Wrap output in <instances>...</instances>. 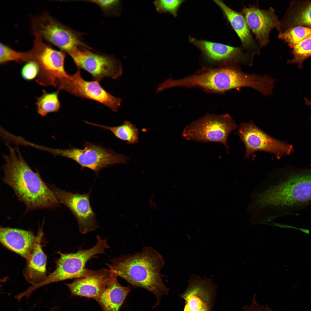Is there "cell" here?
I'll use <instances>...</instances> for the list:
<instances>
[{
    "label": "cell",
    "instance_id": "cell-8",
    "mask_svg": "<svg viewBox=\"0 0 311 311\" xmlns=\"http://www.w3.org/2000/svg\"><path fill=\"white\" fill-rule=\"evenodd\" d=\"M31 27L33 33L68 53L76 48L86 45L78 33L63 25L48 13L33 18Z\"/></svg>",
    "mask_w": 311,
    "mask_h": 311
},
{
    "label": "cell",
    "instance_id": "cell-9",
    "mask_svg": "<svg viewBox=\"0 0 311 311\" xmlns=\"http://www.w3.org/2000/svg\"><path fill=\"white\" fill-rule=\"evenodd\" d=\"M238 134L245 146V159L249 158L255 151H263L274 154L279 159L290 155L293 150L292 145L269 135L252 121L241 123Z\"/></svg>",
    "mask_w": 311,
    "mask_h": 311
},
{
    "label": "cell",
    "instance_id": "cell-24",
    "mask_svg": "<svg viewBox=\"0 0 311 311\" xmlns=\"http://www.w3.org/2000/svg\"><path fill=\"white\" fill-rule=\"evenodd\" d=\"M293 58L288 63H298L299 69H302L303 61L311 56V36L304 39L293 48Z\"/></svg>",
    "mask_w": 311,
    "mask_h": 311
},
{
    "label": "cell",
    "instance_id": "cell-30",
    "mask_svg": "<svg viewBox=\"0 0 311 311\" xmlns=\"http://www.w3.org/2000/svg\"><path fill=\"white\" fill-rule=\"evenodd\" d=\"M89 1L98 5L103 11L107 12L112 9L117 5L120 1L116 0H94Z\"/></svg>",
    "mask_w": 311,
    "mask_h": 311
},
{
    "label": "cell",
    "instance_id": "cell-27",
    "mask_svg": "<svg viewBox=\"0 0 311 311\" xmlns=\"http://www.w3.org/2000/svg\"><path fill=\"white\" fill-rule=\"evenodd\" d=\"M23 66L21 74L23 78L27 80L33 79L39 73V68L37 64L33 61H30Z\"/></svg>",
    "mask_w": 311,
    "mask_h": 311
},
{
    "label": "cell",
    "instance_id": "cell-3",
    "mask_svg": "<svg viewBox=\"0 0 311 311\" xmlns=\"http://www.w3.org/2000/svg\"><path fill=\"white\" fill-rule=\"evenodd\" d=\"M164 264L161 255L153 248L147 246L140 252L113 259L110 263L106 264L113 273L133 286L153 293L156 298V306L159 304L162 296L168 293L161 273Z\"/></svg>",
    "mask_w": 311,
    "mask_h": 311
},
{
    "label": "cell",
    "instance_id": "cell-18",
    "mask_svg": "<svg viewBox=\"0 0 311 311\" xmlns=\"http://www.w3.org/2000/svg\"><path fill=\"white\" fill-rule=\"evenodd\" d=\"M113 273L112 279L105 289L95 299L103 311H119L131 291L130 287L121 285L118 280V277Z\"/></svg>",
    "mask_w": 311,
    "mask_h": 311
},
{
    "label": "cell",
    "instance_id": "cell-28",
    "mask_svg": "<svg viewBox=\"0 0 311 311\" xmlns=\"http://www.w3.org/2000/svg\"><path fill=\"white\" fill-rule=\"evenodd\" d=\"M294 22L296 24L311 26V3L296 16Z\"/></svg>",
    "mask_w": 311,
    "mask_h": 311
},
{
    "label": "cell",
    "instance_id": "cell-6",
    "mask_svg": "<svg viewBox=\"0 0 311 311\" xmlns=\"http://www.w3.org/2000/svg\"><path fill=\"white\" fill-rule=\"evenodd\" d=\"M238 126L228 114L206 115L187 125L183 130L182 136L187 140L193 141L221 143L228 152V136Z\"/></svg>",
    "mask_w": 311,
    "mask_h": 311
},
{
    "label": "cell",
    "instance_id": "cell-4",
    "mask_svg": "<svg viewBox=\"0 0 311 311\" xmlns=\"http://www.w3.org/2000/svg\"><path fill=\"white\" fill-rule=\"evenodd\" d=\"M96 244L91 248L84 250L80 249L75 253H63L58 252L60 257L56 261L55 270L47 276L40 283L33 287L36 290L43 285L66 280L76 279L86 276L94 270L86 267L87 262L96 255L105 253L106 249L109 248L107 238L102 239L96 237Z\"/></svg>",
    "mask_w": 311,
    "mask_h": 311
},
{
    "label": "cell",
    "instance_id": "cell-32",
    "mask_svg": "<svg viewBox=\"0 0 311 311\" xmlns=\"http://www.w3.org/2000/svg\"></svg>",
    "mask_w": 311,
    "mask_h": 311
},
{
    "label": "cell",
    "instance_id": "cell-13",
    "mask_svg": "<svg viewBox=\"0 0 311 311\" xmlns=\"http://www.w3.org/2000/svg\"><path fill=\"white\" fill-rule=\"evenodd\" d=\"M52 190L59 202L66 206L74 215L81 233L86 234L98 227L96 215L90 204V192L73 193L55 187Z\"/></svg>",
    "mask_w": 311,
    "mask_h": 311
},
{
    "label": "cell",
    "instance_id": "cell-11",
    "mask_svg": "<svg viewBox=\"0 0 311 311\" xmlns=\"http://www.w3.org/2000/svg\"><path fill=\"white\" fill-rule=\"evenodd\" d=\"M80 98L98 101L110 109L117 111L122 99L115 97L106 91L100 86L99 81H86L82 77L80 69L72 75L63 79L57 87Z\"/></svg>",
    "mask_w": 311,
    "mask_h": 311
},
{
    "label": "cell",
    "instance_id": "cell-23",
    "mask_svg": "<svg viewBox=\"0 0 311 311\" xmlns=\"http://www.w3.org/2000/svg\"><path fill=\"white\" fill-rule=\"evenodd\" d=\"M311 36V29L298 26L284 31H279L278 37L292 48Z\"/></svg>",
    "mask_w": 311,
    "mask_h": 311
},
{
    "label": "cell",
    "instance_id": "cell-31",
    "mask_svg": "<svg viewBox=\"0 0 311 311\" xmlns=\"http://www.w3.org/2000/svg\"><path fill=\"white\" fill-rule=\"evenodd\" d=\"M200 311H208V308L207 307L205 308Z\"/></svg>",
    "mask_w": 311,
    "mask_h": 311
},
{
    "label": "cell",
    "instance_id": "cell-10",
    "mask_svg": "<svg viewBox=\"0 0 311 311\" xmlns=\"http://www.w3.org/2000/svg\"><path fill=\"white\" fill-rule=\"evenodd\" d=\"M86 47H77L68 53L78 69L86 70L98 81L105 77L116 79L120 78L123 69L119 61L110 56L94 52Z\"/></svg>",
    "mask_w": 311,
    "mask_h": 311
},
{
    "label": "cell",
    "instance_id": "cell-29",
    "mask_svg": "<svg viewBox=\"0 0 311 311\" xmlns=\"http://www.w3.org/2000/svg\"><path fill=\"white\" fill-rule=\"evenodd\" d=\"M256 296L255 294L249 304L245 305L242 307L243 311H274L267 304L262 305L259 304L256 300Z\"/></svg>",
    "mask_w": 311,
    "mask_h": 311
},
{
    "label": "cell",
    "instance_id": "cell-15",
    "mask_svg": "<svg viewBox=\"0 0 311 311\" xmlns=\"http://www.w3.org/2000/svg\"><path fill=\"white\" fill-rule=\"evenodd\" d=\"M113 273L110 270L102 268L94 271L89 275L75 279L66 284L72 296L95 299L105 289L111 282Z\"/></svg>",
    "mask_w": 311,
    "mask_h": 311
},
{
    "label": "cell",
    "instance_id": "cell-1",
    "mask_svg": "<svg viewBox=\"0 0 311 311\" xmlns=\"http://www.w3.org/2000/svg\"><path fill=\"white\" fill-rule=\"evenodd\" d=\"M257 217L270 224L276 219L311 204V172L281 176L276 170L268 173L250 195Z\"/></svg>",
    "mask_w": 311,
    "mask_h": 311
},
{
    "label": "cell",
    "instance_id": "cell-7",
    "mask_svg": "<svg viewBox=\"0 0 311 311\" xmlns=\"http://www.w3.org/2000/svg\"><path fill=\"white\" fill-rule=\"evenodd\" d=\"M84 148L75 147L69 149H53L45 147V151L55 155L71 159L82 168H86L98 173L102 169L115 164H126L129 158L115 153L102 146L86 142Z\"/></svg>",
    "mask_w": 311,
    "mask_h": 311
},
{
    "label": "cell",
    "instance_id": "cell-21",
    "mask_svg": "<svg viewBox=\"0 0 311 311\" xmlns=\"http://www.w3.org/2000/svg\"><path fill=\"white\" fill-rule=\"evenodd\" d=\"M87 124L110 130L120 139L125 141L131 144L139 141V131L135 125L128 121H125L122 124L116 126L110 127L86 121Z\"/></svg>",
    "mask_w": 311,
    "mask_h": 311
},
{
    "label": "cell",
    "instance_id": "cell-25",
    "mask_svg": "<svg viewBox=\"0 0 311 311\" xmlns=\"http://www.w3.org/2000/svg\"><path fill=\"white\" fill-rule=\"evenodd\" d=\"M26 52L15 51L3 43H0V63L3 64L10 61L19 63L26 62Z\"/></svg>",
    "mask_w": 311,
    "mask_h": 311
},
{
    "label": "cell",
    "instance_id": "cell-17",
    "mask_svg": "<svg viewBox=\"0 0 311 311\" xmlns=\"http://www.w3.org/2000/svg\"><path fill=\"white\" fill-rule=\"evenodd\" d=\"M29 231L10 227L0 229L1 242L5 247L26 260L30 256L39 238Z\"/></svg>",
    "mask_w": 311,
    "mask_h": 311
},
{
    "label": "cell",
    "instance_id": "cell-12",
    "mask_svg": "<svg viewBox=\"0 0 311 311\" xmlns=\"http://www.w3.org/2000/svg\"><path fill=\"white\" fill-rule=\"evenodd\" d=\"M241 11L256 41L262 48L266 46L270 42L271 31L275 28L278 31L281 25L274 9H261L257 2L243 5Z\"/></svg>",
    "mask_w": 311,
    "mask_h": 311
},
{
    "label": "cell",
    "instance_id": "cell-5",
    "mask_svg": "<svg viewBox=\"0 0 311 311\" xmlns=\"http://www.w3.org/2000/svg\"><path fill=\"white\" fill-rule=\"evenodd\" d=\"M33 34V46L27 52L28 62H35L39 68L36 81L42 86L57 87L60 81L69 75L65 68V53L54 50L45 43L40 35Z\"/></svg>",
    "mask_w": 311,
    "mask_h": 311
},
{
    "label": "cell",
    "instance_id": "cell-20",
    "mask_svg": "<svg viewBox=\"0 0 311 311\" xmlns=\"http://www.w3.org/2000/svg\"><path fill=\"white\" fill-rule=\"evenodd\" d=\"M195 282L184 296L186 301L184 311H200L207 307L203 293L204 281L198 276H192Z\"/></svg>",
    "mask_w": 311,
    "mask_h": 311
},
{
    "label": "cell",
    "instance_id": "cell-19",
    "mask_svg": "<svg viewBox=\"0 0 311 311\" xmlns=\"http://www.w3.org/2000/svg\"><path fill=\"white\" fill-rule=\"evenodd\" d=\"M42 233H40L38 240L29 258L24 274L27 280L32 285H37L46 278L47 257L41 245Z\"/></svg>",
    "mask_w": 311,
    "mask_h": 311
},
{
    "label": "cell",
    "instance_id": "cell-14",
    "mask_svg": "<svg viewBox=\"0 0 311 311\" xmlns=\"http://www.w3.org/2000/svg\"><path fill=\"white\" fill-rule=\"evenodd\" d=\"M190 41L201 51L209 60L215 61L236 62L251 65L253 56L245 51L241 47H235L205 40L191 38Z\"/></svg>",
    "mask_w": 311,
    "mask_h": 311
},
{
    "label": "cell",
    "instance_id": "cell-22",
    "mask_svg": "<svg viewBox=\"0 0 311 311\" xmlns=\"http://www.w3.org/2000/svg\"><path fill=\"white\" fill-rule=\"evenodd\" d=\"M59 91L48 93L43 90V93L39 97L36 103L37 111L43 116L48 113L58 111L60 104L58 99Z\"/></svg>",
    "mask_w": 311,
    "mask_h": 311
},
{
    "label": "cell",
    "instance_id": "cell-2",
    "mask_svg": "<svg viewBox=\"0 0 311 311\" xmlns=\"http://www.w3.org/2000/svg\"><path fill=\"white\" fill-rule=\"evenodd\" d=\"M8 155H3L5 164L2 166L4 183L13 190L19 200L25 205L27 211L53 209L60 202L54 192L43 181L38 172L31 168L18 147L8 143Z\"/></svg>",
    "mask_w": 311,
    "mask_h": 311
},
{
    "label": "cell",
    "instance_id": "cell-26",
    "mask_svg": "<svg viewBox=\"0 0 311 311\" xmlns=\"http://www.w3.org/2000/svg\"><path fill=\"white\" fill-rule=\"evenodd\" d=\"M184 1L183 0H158L154 1L153 3L158 12L169 13L176 17L179 7Z\"/></svg>",
    "mask_w": 311,
    "mask_h": 311
},
{
    "label": "cell",
    "instance_id": "cell-16",
    "mask_svg": "<svg viewBox=\"0 0 311 311\" xmlns=\"http://www.w3.org/2000/svg\"><path fill=\"white\" fill-rule=\"evenodd\" d=\"M214 1L221 10L228 23L237 35L243 49L253 56L259 54L262 48L253 37L242 12L233 10L221 1Z\"/></svg>",
    "mask_w": 311,
    "mask_h": 311
}]
</instances>
